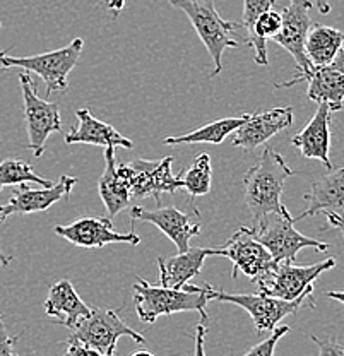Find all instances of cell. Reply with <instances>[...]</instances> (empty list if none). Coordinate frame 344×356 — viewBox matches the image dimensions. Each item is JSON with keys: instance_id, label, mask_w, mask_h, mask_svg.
<instances>
[{"instance_id": "obj_1", "label": "cell", "mask_w": 344, "mask_h": 356, "mask_svg": "<svg viewBox=\"0 0 344 356\" xmlns=\"http://www.w3.org/2000/svg\"><path fill=\"white\" fill-rule=\"evenodd\" d=\"M293 175V170L275 147L268 146L262 151L257 165L249 168L243 177V200L255 221L261 222L272 213L290 214L281 202V194L286 180Z\"/></svg>"}, {"instance_id": "obj_2", "label": "cell", "mask_w": 344, "mask_h": 356, "mask_svg": "<svg viewBox=\"0 0 344 356\" xmlns=\"http://www.w3.org/2000/svg\"><path fill=\"white\" fill-rule=\"evenodd\" d=\"M136 314L144 324H153L163 315L179 314V312H197L201 314L202 322L209 321L207 315V302H211V284H185L183 288L175 289L151 284L149 281L138 277L134 286Z\"/></svg>"}, {"instance_id": "obj_3", "label": "cell", "mask_w": 344, "mask_h": 356, "mask_svg": "<svg viewBox=\"0 0 344 356\" xmlns=\"http://www.w3.org/2000/svg\"><path fill=\"white\" fill-rule=\"evenodd\" d=\"M170 3L187 14L195 33L213 58L214 69L211 77L218 76L223 70L224 50L238 47V42L233 40L231 35L238 33L243 26L223 19L214 7V0H170Z\"/></svg>"}, {"instance_id": "obj_4", "label": "cell", "mask_w": 344, "mask_h": 356, "mask_svg": "<svg viewBox=\"0 0 344 356\" xmlns=\"http://www.w3.org/2000/svg\"><path fill=\"white\" fill-rule=\"evenodd\" d=\"M83 47V38H76L67 47L33 57H13L7 51H0V67L35 72L45 83L47 96L54 92H65L69 89V74L79 62Z\"/></svg>"}, {"instance_id": "obj_5", "label": "cell", "mask_w": 344, "mask_h": 356, "mask_svg": "<svg viewBox=\"0 0 344 356\" xmlns=\"http://www.w3.org/2000/svg\"><path fill=\"white\" fill-rule=\"evenodd\" d=\"M211 300L242 307L252 318L255 332L264 334L275 331L284 317L297 314L305 303H310L313 307V288H310L309 291H305L302 296H298L297 300H291V302L264 295L261 291L250 295V293H224L213 288L211 289Z\"/></svg>"}, {"instance_id": "obj_6", "label": "cell", "mask_w": 344, "mask_h": 356, "mask_svg": "<svg viewBox=\"0 0 344 356\" xmlns=\"http://www.w3.org/2000/svg\"><path fill=\"white\" fill-rule=\"evenodd\" d=\"M173 158L166 156L163 159H134L129 163H118L117 170L127 180L132 197H153L160 206L163 194H175L183 188L182 175L172 173Z\"/></svg>"}, {"instance_id": "obj_7", "label": "cell", "mask_w": 344, "mask_h": 356, "mask_svg": "<svg viewBox=\"0 0 344 356\" xmlns=\"http://www.w3.org/2000/svg\"><path fill=\"white\" fill-rule=\"evenodd\" d=\"M257 240L264 245L272 255L275 262H293L302 248H316L319 252H327L331 245L320 240L302 235L295 228V220L291 214H268L257 229L254 228Z\"/></svg>"}, {"instance_id": "obj_8", "label": "cell", "mask_w": 344, "mask_h": 356, "mask_svg": "<svg viewBox=\"0 0 344 356\" xmlns=\"http://www.w3.org/2000/svg\"><path fill=\"white\" fill-rule=\"evenodd\" d=\"M24 102V120L28 131V147L35 158L45 153L47 139L54 132H62V118L57 103L45 102L38 96V88L28 72H19Z\"/></svg>"}, {"instance_id": "obj_9", "label": "cell", "mask_w": 344, "mask_h": 356, "mask_svg": "<svg viewBox=\"0 0 344 356\" xmlns=\"http://www.w3.org/2000/svg\"><path fill=\"white\" fill-rule=\"evenodd\" d=\"M336 259L317 262L312 266H295L293 262H276V266L257 281L259 291L281 300H297L303 293L313 288V281L320 274L334 269Z\"/></svg>"}, {"instance_id": "obj_10", "label": "cell", "mask_w": 344, "mask_h": 356, "mask_svg": "<svg viewBox=\"0 0 344 356\" xmlns=\"http://www.w3.org/2000/svg\"><path fill=\"white\" fill-rule=\"evenodd\" d=\"M218 257H227L233 262L231 277L240 273L257 283L276 266L275 259L255 236L254 228H240L218 248Z\"/></svg>"}, {"instance_id": "obj_11", "label": "cell", "mask_w": 344, "mask_h": 356, "mask_svg": "<svg viewBox=\"0 0 344 356\" xmlns=\"http://www.w3.org/2000/svg\"><path fill=\"white\" fill-rule=\"evenodd\" d=\"M131 337L138 344L146 343V337L132 327H129L120 318L117 310H103L92 309L91 315L74 329L69 339H76L84 343L86 346L95 348L105 356H115L117 343L120 337Z\"/></svg>"}, {"instance_id": "obj_12", "label": "cell", "mask_w": 344, "mask_h": 356, "mask_svg": "<svg viewBox=\"0 0 344 356\" xmlns=\"http://www.w3.org/2000/svg\"><path fill=\"white\" fill-rule=\"evenodd\" d=\"M312 6V0H290L281 13L279 33L272 38V42L283 47L293 57L298 69L297 76H303L313 69L305 54L306 35L313 24L310 17Z\"/></svg>"}, {"instance_id": "obj_13", "label": "cell", "mask_w": 344, "mask_h": 356, "mask_svg": "<svg viewBox=\"0 0 344 356\" xmlns=\"http://www.w3.org/2000/svg\"><path fill=\"white\" fill-rule=\"evenodd\" d=\"M55 233L83 248H101L112 243H140L138 233L115 232L112 220L101 216H81L70 225L55 226Z\"/></svg>"}, {"instance_id": "obj_14", "label": "cell", "mask_w": 344, "mask_h": 356, "mask_svg": "<svg viewBox=\"0 0 344 356\" xmlns=\"http://www.w3.org/2000/svg\"><path fill=\"white\" fill-rule=\"evenodd\" d=\"M76 184L77 178L69 175H62L51 187L31 188L28 184H21L9 202L0 204V220H7L13 214H31L50 209L58 200L69 197Z\"/></svg>"}, {"instance_id": "obj_15", "label": "cell", "mask_w": 344, "mask_h": 356, "mask_svg": "<svg viewBox=\"0 0 344 356\" xmlns=\"http://www.w3.org/2000/svg\"><path fill=\"white\" fill-rule=\"evenodd\" d=\"M291 124H293V108L290 106L249 113L247 120L235 131L233 146L250 153L268 143L276 134L290 127Z\"/></svg>"}, {"instance_id": "obj_16", "label": "cell", "mask_w": 344, "mask_h": 356, "mask_svg": "<svg viewBox=\"0 0 344 356\" xmlns=\"http://www.w3.org/2000/svg\"><path fill=\"white\" fill-rule=\"evenodd\" d=\"M131 216L134 220L146 221L158 226L175 243L179 252H187L190 248V245H188L190 238L197 236L199 232H201V225L192 222V218L175 206L156 207L153 211L144 209V207L139 206H131Z\"/></svg>"}, {"instance_id": "obj_17", "label": "cell", "mask_w": 344, "mask_h": 356, "mask_svg": "<svg viewBox=\"0 0 344 356\" xmlns=\"http://www.w3.org/2000/svg\"><path fill=\"white\" fill-rule=\"evenodd\" d=\"M300 81H306L309 89L306 96L316 103H325L331 106L332 111H339L344 108V74L339 72L332 65L313 67L310 72L303 76H295L293 79L276 83L275 88H291Z\"/></svg>"}, {"instance_id": "obj_18", "label": "cell", "mask_w": 344, "mask_h": 356, "mask_svg": "<svg viewBox=\"0 0 344 356\" xmlns=\"http://www.w3.org/2000/svg\"><path fill=\"white\" fill-rule=\"evenodd\" d=\"M331 122L332 110L325 103H319L316 115L310 118L302 132L291 137V144L298 147L300 153L309 159H319L327 170H332L331 151Z\"/></svg>"}, {"instance_id": "obj_19", "label": "cell", "mask_w": 344, "mask_h": 356, "mask_svg": "<svg viewBox=\"0 0 344 356\" xmlns=\"http://www.w3.org/2000/svg\"><path fill=\"white\" fill-rule=\"evenodd\" d=\"M303 199L306 202V209L293 218L295 221H302L319 213H334L344 218V166L331 170V173L313 181Z\"/></svg>"}, {"instance_id": "obj_20", "label": "cell", "mask_w": 344, "mask_h": 356, "mask_svg": "<svg viewBox=\"0 0 344 356\" xmlns=\"http://www.w3.org/2000/svg\"><path fill=\"white\" fill-rule=\"evenodd\" d=\"M91 312L92 309L83 302L69 280L57 281L48 289L45 314L70 331L79 327L90 317Z\"/></svg>"}, {"instance_id": "obj_21", "label": "cell", "mask_w": 344, "mask_h": 356, "mask_svg": "<svg viewBox=\"0 0 344 356\" xmlns=\"http://www.w3.org/2000/svg\"><path fill=\"white\" fill-rule=\"evenodd\" d=\"M76 117L79 124L65 136L67 144H91L99 147H124L131 151L134 147L132 140L115 131L110 124L99 120L88 108H81L76 111Z\"/></svg>"}, {"instance_id": "obj_22", "label": "cell", "mask_w": 344, "mask_h": 356, "mask_svg": "<svg viewBox=\"0 0 344 356\" xmlns=\"http://www.w3.org/2000/svg\"><path fill=\"white\" fill-rule=\"evenodd\" d=\"M209 255H218V248H188L187 252H179L177 255L165 261L158 257L160 266V284L168 288H183L192 277L202 270L204 261Z\"/></svg>"}, {"instance_id": "obj_23", "label": "cell", "mask_w": 344, "mask_h": 356, "mask_svg": "<svg viewBox=\"0 0 344 356\" xmlns=\"http://www.w3.org/2000/svg\"><path fill=\"white\" fill-rule=\"evenodd\" d=\"M105 161L106 168L98 181V194L108 211V218L112 220L118 213L131 207L132 192L127 180L117 170L115 147H105Z\"/></svg>"}, {"instance_id": "obj_24", "label": "cell", "mask_w": 344, "mask_h": 356, "mask_svg": "<svg viewBox=\"0 0 344 356\" xmlns=\"http://www.w3.org/2000/svg\"><path fill=\"white\" fill-rule=\"evenodd\" d=\"M344 44V33L324 24H312L305 42V54L313 67L331 65Z\"/></svg>"}, {"instance_id": "obj_25", "label": "cell", "mask_w": 344, "mask_h": 356, "mask_svg": "<svg viewBox=\"0 0 344 356\" xmlns=\"http://www.w3.org/2000/svg\"><path fill=\"white\" fill-rule=\"evenodd\" d=\"M249 113H243L242 117H227L220 120L209 122L195 131L185 134V136L165 137L163 144L166 146H177V144H221L229 134H235L236 129L247 120Z\"/></svg>"}, {"instance_id": "obj_26", "label": "cell", "mask_w": 344, "mask_h": 356, "mask_svg": "<svg viewBox=\"0 0 344 356\" xmlns=\"http://www.w3.org/2000/svg\"><path fill=\"white\" fill-rule=\"evenodd\" d=\"M28 181L42 185V187H51L54 185L47 178L36 175L33 172L31 165L28 161H24V159L7 158L3 161H0V192H2L3 187L28 184Z\"/></svg>"}, {"instance_id": "obj_27", "label": "cell", "mask_w": 344, "mask_h": 356, "mask_svg": "<svg viewBox=\"0 0 344 356\" xmlns=\"http://www.w3.org/2000/svg\"><path fill=\"white\" fill-rule=\"evenodd\" d=\"M183 188L192 195V199L199 195H207L211 192V181H213V165L211 156L202 153L192 161L190 168L183 170Z\"/></svg>"}, {"instance_id": "obj_28", "label": "cell", "mask_w": 344, "mask_h": 356, "mask_svg": "<svg viewBox=\"0 0 344 356\" xmlns=\"http://www.w3.org/2000/svg\"><path fill=\"white\" fill-rule=\"evenodd\" d=\"M276 0H243V17L242 26L245 28L247 35L252 33L255 21L261 14L268 13V10L275 9Z\"/></svg>"}, {"instance_id": "obj_29", "label": "cell", "mask_w": 344, "mask_h": 356, "mask_svg": "<svg viewBox=\"0 0 344 356\" xmlns=\"http://www.w3.org/2000/svg\"><path fill=\"white\" fill-rule=\"evenodd\" d=\"M290 332V327L288 325H281V327H276L275 331L271 332V336L268 339H264L262 343L255 344V346L250 348L243 356H275L277 343L281 341V337L286 336Z\"/></svg>"}, {"instance_id": "obj_30", "label": "cell", "mask_w": 344, "mask_h": 356, "mask_svg": "<svg viewBox=\"0 0 344 356\" xmlns=\"http://www.w3.org/2000/svg\"><path fill=\"white\" fill-rule=\"evenodd\" d=\"M16 336H10L7 331L3 315L0 314V356H19L16 351Z\"/></svg>"}, {"instance_id": "obj_31", "label": "cell", "mask_w": 344, "mask_h": 356, "mask_svg": "<svg viewBox=\"0 0 344 356\" xmlns=\"http://www.w3.org/2000/svg\"><path fill=\"white\" fill-rule=\"evenodd\" d=\"M310 339L319 348V356H344V346L336 339H320L317 336H310Z\"/></svg>"}, {"instance_id": "obj_32", "label": "cell", "mask_w": 344, "mask_h": 356, "mask_svg": "<svg viewBox=\"0 0 344 356\" xmlns=\"http://www.w3.org/2000/svg\"><path fill=\"white\" fill-rule=\"evenodd\" d=\"M65 356H105V355L99 353V351L95 350V348L86 346V344L81 343V341L69 339Z\"/></svg>"}, {"instance_id": "obj_33", "label": "cell", "mask_w": 344, "mask_h": 356, "mask_svg": "<svg viewBox=\"0 0 344 356\" xmlns=\"http://www.w3.org/2000/svg\"><path fill=\"white\" fill-rule=\"evenodd\" d=\"M206 324L204 322H199L197 327H195V337H194V356H206L204 350V339H206Z\"/></svg>"}, {"instance_id": "obj_34", "label": "cell", "mask_w": 344, "mask_h": 356, "mask_svg": "<svg viewBox=\"0 0 344 356\" xmlns=\"http://www.w3.org/2000/svg\"><path fill=\"white\" fill-rule=\"evenodd\" d=\"M324 214H325V218H327L329 225H332L334 228H338L339 232H341V235L344 238V218L338 216V214H334V213H324Z\"/></svg>"}, {"instance_id": "obj_35", "label": "cell", "mask_w": 344, "mask_h": 356, "mask_svg": "<svg viewBox=\"0 0 344 356\" xmlns=\"http://www.w3.org/2000/svg\"><path fill=\"white\" fill-rule=\"evenodd\" d=\"M331 65L334 67V69H338L341 74H344V44L341 47V50L338 51V55H336V58L332 60Z\"/></svg>"}, {"instance_id": "obj_36", "label": "cell", "mask_w": 344, "mask_h": 356, "mask_svg": "<svg viewBox=\"0 0 344 356\" xmlns=\"http://www.w3.org/2000/svg\"><path fill=\"white\" fill-rule=\"evenodd\" d=\"M331 2L332 0H316V7L320 14H329L331 13Z\"/></svg>"}, {"instance_id": "obj_37", "label": "cell", "mask_w": 344, "mask_h": 356, "mask_svg": "<svg viewBox=\"0 0 344 356\" xmlns=\"http://www.w3.org/2000/svg\"><path fill=\"white\" fill-rule=\"evenodd\" d=\"M127 2H129V0H110L108 9H110V10H113L115 14H118V13H120L122 9H124L125 3H127Z\"/></svg>"}, {"instance_id": "obj_38", "label": "cell", "mask_w": 344, "mask_h": 356, "mask_svg": "<svg viewBox=\"0 0 344 356\" xmlns=\"http://www.w3.org/2000/svg\"><path fill=\"white\" fill-rule=\"evenodd\" d=\"M325 295H327V298L336 300V302L343 303L344 305V291H327Z\"/></svg>"}, {"instance_id": "obj_39", "label": "cell", "mask_w": 344, "mask_h": 356, "mask_svg": "<svg viewBox=\"0 0 344 356\" xmlns=\"http://www.w3.org/2000/svg\"><path fill=\"white\" fill-rule=\"evenodd\" d=\"M2 221V220H0ZM10 261H13V257H9V255H6L2 252V248H0V264H2V267H7L10 264Z\"/></svg>"}, {"instance_id": "obj_40", "label": "cell", "mask_w": 344, "mask_h": 356, "mask_svg": "<svg viewBox=\"0 0 344 356\" xmlns=\"http://www.w3.org/2000/svg\"><path fill=\"white\" fill-rule=\"evenodd\" d=\"M131 356H154V355L147 350H139V351H134Z\"/></svg>"}, {"instance_id": "obj_41", "label": "cell", "mask_w": 344, "mask_h": 356, "mask_svg": "<svg viewBox=\"0 0 344 356\" xmlns=\"http://www.w3.org/2000/svg\"><path fill=\"white\" fill-rule=\"evenodd\" d=\"M98 2L101 3V6H105V7L110 6V0H98Z\"/></svg>"}, {"instance_id": "obj_42", "label": "cell", "mask_w": 344, "mask_h": 356, "mask_svg": "<svg viewBox=\"0 0 344 356\" xmlns=\"http://www.w3.org/2000/svg\"><path fill=\"white\" fill-rule=\"evenodd\" d=\"M0 28H2V22H0Z\"/></svg>"}]
</instances>
